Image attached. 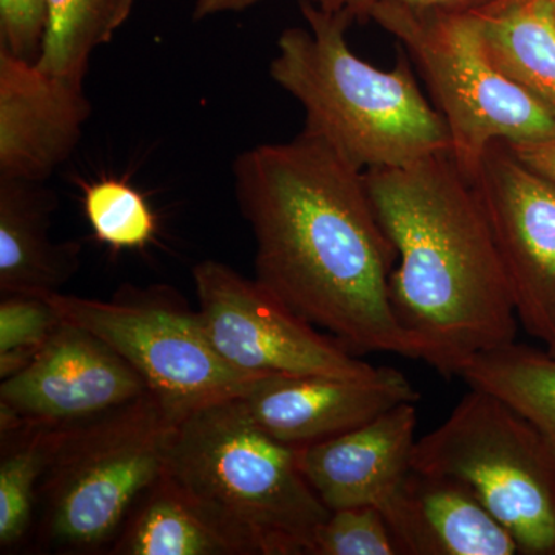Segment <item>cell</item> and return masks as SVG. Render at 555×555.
Wrapping results in <instances>:
<instances>
[{"mask_svg": "<svg viewBox=\"0 0 555 555\" xmlns=\"http://www.w3.org/2000/svg\"><path fill=\"white\" fill-rule=\"evenodd\" d=\"M236 201L257 243L255 280L352 353L423 361L390 302L397 251L364 171L301 131L233 163Z\"/></svg>", "mask_w": 555, "mask_h": 555, "instance_id": "obj_1", "label": "cell"}, {"mask_svg": "<svg viewBox=\"0 0 555 555\" xmlns=\"http://www.w3.org/2000/svg\"><path fill=\"white\" fill-rule=\"evenodd\" d=\"M379 224L397 251L390 302L423 361L444 377L516 341L513 294L476 182L451 153L364 171Z\"/></svg>", "mask_w": 555, "mask_h": 555, "instance_id": "obj_2", "label": "cell"}, {"mask_svg": "<svg viewBox=\"0 0 555 555\" xmlns=\"http://www.w3.org/2000/svg\"><path fill=\"white\" fill-rule=\"evenodd\" d=\"M299 10L306 27L281 33L270 76L305 109V133L361 171L451 150L447 122L420 90L404 51L393 68L374 67L350 50L349 17L313 0H299Z\"/></svg>", "mask_w": 555, "mask_h": 555, "instance_id": "obj_3", "label": "cell"}, {"mask_svg": "<svg viewBox=\"0 0 555 555\" xmlns=\"http://www.w3.org/2000/svg\"><path fill=\"white\" fill-rule=\"evenodd\" d=\"M166 474L255 555H306L331 514L299 467L298 448L255 425L238 398L178 423Z\"/></svg>", "mask_w": 555, "mask_h": 555, "instance_id": "obj_4", "label": "cell"}, {"mask_svg": "<svg viewBox=\"0 0 555 555\" xmlns=\"http://www.w3.org/2000/svg\"><path fill=\"white\" fill-rule=\"evenodd\" d=\"M177 426L147 392L67 427L39 485L47 542L76 554L115 542L138 500L166 473Z\"/></svg>", "mask_w": 555, "mask_h": 555, "instance_id": "obj_5", "label": "cell"}, {"mask_svg": "<svg viewBox=\"0 0 555 555\" xmlns=\"http://www.w3.org/2000/svg\"><path fill=\"white\" fill-rule=\"evenodd\" d=\"M374 21L415 64L447 122L452 158L476 178L495 142L555 141V118L502 72L485 49L474 10L416 9L382 3Z\"/></svg>", "mask_w": 555, "mask_h": 555, "instance_id": "obj_6", "label": "cell"}, {"mask_svg": "<svg viewBox=\"0 0 555 555\" xmlns=\"http://www.w3.org/2000/svg\"><path fill=\"white\" fill-rule=\"evenodd\" d=\"M451 415L416 440L412 469L476 492L524 555H555V454L502 398L469 387Z\"/></svg>", "mask_w": 555, "mask_h": 555, "instance_id": "obj_7", "label": "cell"}, {"mask_svg": "<svg viewBox=\"0 0 555 555\" xmlns=\"http://www.w3.org/2000/svg\"><path fill=\"white\" fill-rule=\"evenodd\" d=\"M62 320L90 331L144 378L171 418L246 396L259 375L230 366L177 292L127 286L108 301L61 292L43 295ZM266 377V375H264Z\"/></svg>", "mask_w": 555, "mask_h": 555, "instance_id": "obj_8", "label": "cell"}, {"mask_svg": "<svg viewBox=\"0 0 555 555\" xmlns=\"http://www.w3.org/2000/svg\"><path fill=\"white\" fill-rule=\"evenodd\" d=\"M192 275L211 346L244 374L335 378L377 374V366L357 358L332 335L321 334L257 280L210 259L196 264Z\"/></svg>", "mask_w": 555, "mask_h": 555, "instance_id": "obj_9", "label": "cell"}, {"mask_svg": "<svg viewBox=\"0 0 555 555\" xmlns=\"http://www.w3.org/2000/svg\"><path fill=\"white\" fill-rule=\"evenodd\" d=\"M476 188L505 269L518 323L545 349L555 346V181L506 142L488 149Z\"/></svg>", "mask_w": 555, "mask_h": 555, "instance_id": "obj_10", "label": "cell"}, {"mask_svg": "<svg viewBox=\"0 0 555 555\" xmlns=\"http://www.w3.org/2000/svg\"><path fill=\"white\" fill-rule=\"evenodd\" d=\"M149 392L129 361L87 328L62 320L27 367L2 379L0 425L72 427Z\"/></svg>", "mask_w": 555, "mask_h": 555, "instance_id": "obj_11", "label": "cell"}, {"mask_svg": "<svg viewBox=\"0 0 555 555\" xmlns=\"http://www.w3.org/2000/svg\"><path fill=\"white\" fill-rule=\"evenodd\" d=\"M241 406L270 437L305 448L337 437L420 393L400 371L378 367L366 378L326 375H266L258 378Z\"/></svg>", "mask_w": 555, "mask_h": 555, "instance_id": "obj_12", "label": "cell"}, {"mask_svg": "<svg viewBox=\"0 0 555 555\" xmlns=\"http://www.w3.org/2000/svg\"><path fill=\"white\" fill-rule=\"evenodd\" d=\"M90 116L83 79L0 49V178L47 181L75 153Z\"/></svg>", "mask_w": 555, "mask_h": 555, "instance_id": "obj_13", "label": "cell"}, {"mask_svg": "<svg viewBox=\"0 0 555 555\" xmlns=\"http://www.w3.org/2000/svg\"><path fill=\"white\" fill-rule=\"evenodd\" d=\"M416 403H401L337 437L298 448L306 480L331 511L382 507L412 470Z\"/></svg>", "mask_w": 555, "mask_h": 555, "instance_id": "obj_14", "label": "cell"}, {"mask_svg": "<svg viewBox=\"0 0 555 555\" xmlns=\"http://www.w3.org/2000/svg\"><path fill=\"white\" fill-rule=\"evenodd\" d=\"M400 555H517L513 534L454 477L412 469L379 507Z\"/></svg>", "mask_w": 555, "mask_h": 555, "instance_id": "obj_15", "label": "cell"}, {"mask_svg": "<svg viewBox=\"0 0 555 555\" xmlns=\"http://www.w3.org/2000/svg\"><path fill=\"white\" fill-rule=\"evenodd\" d=\"M57 196L43 182L0 178V291L3 295L60 292L80 269L82 246L54 243Z\"/></svg>", "mask_w": 555, "mask_h": 555, "instance_id": "obj_16", "label": "cell"}, {"mask_svg": "<svg viewBox=\"0 0 555 555\" xmlns=\"http://www.w3.org/2000/svg\"><path fill=\"white\" fill-rule=\"evenodd\" d=\"M116 555H247L250 547L199 500L164 473L120 528Z\"/></svg>", "mask_w": 555, "mask_h": 555, "instance_id": "obj_17", "label": "cell"}, {"mask_svg": "<svg viewBox=\"0 0 555 555\" xmlns=\"http://www.w3.org/2000/svg\"><path fill=\"white\" fill-rule=\"evenodd\" d=\"M474 14L492 62L555 118L554 0H489Z\"/></svg>", "mask_w": 555, "mask_h": 555, "instance_id": "obj_18", "label": "cell"}, {"mask_svg": "<svg viewBox=\"0 0 555 555\" xmlns=\"http://www.w3.org/2000/svg\"><path fill=\"white\" fill-rule=\"evenodd\" d=\"M456 377L516 408L555 454V357L546 349L513 341L470 358Z\"/></svg>", "mask_w": 555, "mask_h": 555, "instance_id": "obj_19", "label": "cell"}, {"mask_svg": "<svg viewBox=\"0 0 555 555\" xmlns=\"http://www.w3.org/2000/svg\"><path fill=\"white\" fill-rule=\"evenodd\" d=\"M134 0H47V30L36 64L53 75L86 78L91 54L129 21Z\"/></svg>", "mask_w": 555, "mask_h": 555, "instance_id": "obj_20", "label": "cell"}, {"mask_svg": "<svg viewBox=\"0 0 555 555\" xmlns=\"http://www.w3.org/2000/svg\"><path fill=\"white\" fill-rule=\"evenodd\" d=\"M67 427L20 425L2 433L0 547L20 543L30 529L39 485Z\"/></svg>", "mask_w": 555, "mask_h": 555, "instance_id": "obj_21", "label": "cell"}, {"mask_svg": "<svg viewBox=\"0 0 555 555\" xmlns=\"http://www.w3.org/2000/svg\"><path fill=\"white\" fill-rule=\"evenodd\" d=\"M82 203L94 238L113 250L144 248L158 232V219L147 199L122 179L91 182L83 189Z\"/></svg>", "mask_w": 555, "mask_h": 555, "instance_id": "obj_22", "label": "cell"}, {"mask_svg": "<svg viewBox=\"0 0 555 555\" xmlns=\"http://www.w3.org/2000/svg\"><path fill=\"white\" fill-rule=\"evenodd\" d=\"M62 318L49 299L10 294L0 302V378L21 372L38 356Z\"/></svg>", "mask_w": 555, "mask_h": 555, "instance_id": "obj_23", "label": "cell"}, {"mask_svg": "<svg viewBox=\"0 0 555 555\" xmlns=\"http://www.w3.org/2000/svg\"><path fill=\"white\" fill-rule=\"evenodd\" d=\"M306 555H400L385 516L375 506L331 511L310 535Z\"/></svg>", "mask_w": 555, "mask_h": 555, "instance_id": "obj_24", "label": "cell"}, {"mask_svg": "<svg viewBox=\"0 0 555 555\" xmlns=\"http://www.w3.org/2000/svg\"><path fill=\"white\" fill-rule=\"evenodd\" d=\"M47 30V0H0V49L36 62Z\"/></svg>", "mask_w": 555, "mask_h": 555, "instance_id": "obj_25", "label": "cell"}, {"mask_svg": "<svg viewBox=\"0 0 555 555\" xmlns=\"http://www.w3.org/2000/svg\"><path fill=\"white\" fill-rule=\"evenodd\" d=\"M320 9L328 13L345 14L350 21H366L372 10L382 3H400V5L416 7V9L476 10L489 0H313Z\"/></svg>", "mask_w": 555, "mask_h": 555, "instance_id": "obj_26", "label": "cell"}, {"mask_svg": "<svg viewBox=\"0 0 555 555\" xmlns=\"http://www.w3.org/2000/svg\"><path fill=\"white\" fill-rule=\"evenodd\" d=\"M509 147L529 167L555 181V141L509 145Z\"/></svg>", "mask_w": 555, "mask_h": 555, "instance_id": "obj_27", "label": "cell"}, {"mask_svg": "<svg viewBox=\"0 0 555 555\" xmlns=\"http://www.w3.org/2000/svg\"><path fill=\"white\" fill-rule=\"evenodd\" d=\"M259 2L261 0H196L192 17L195 21H204L218 14L240 13Z\"/></svg>", "mask_w": 555, "mask_h": 555, "instance_id": "obj_28", "label": "cell"}, {"mask_svg": "<svg viewBox=\"0 0 555 555\" xmlns=\"http://www.w3.org/2000/svg\"><path fill=\"white\" fill-rule=\"evenodd\" d=\"M547 352L551 353V356H554L555 357V346L553 347V349H546Z\"/></svg>", "mask_w": 555, "mask_h": 555, "instance_id": "obj_29", "label": "cell"}, {"mask_svg": "<svg viewBox=\"0 0 555 555\" xmlns=\"http://www.w3.org/2000/svg\"><path fill=\"white\" fill-rule=\"evenodd\" d=\"M554 3H555V0H554Z\"/></svg>", "mask_w": 555, "mask_h": 555, "instance_id": "obj_30", "label": "cell"}]
</instances>
